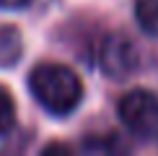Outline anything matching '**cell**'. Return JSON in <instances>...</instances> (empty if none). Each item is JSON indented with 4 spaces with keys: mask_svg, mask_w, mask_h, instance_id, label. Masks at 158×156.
<instances>
[{
    "mask_svg": "<svg viewBox=\"0 0 158 156\" xmlns=\"http://www.w3.org/2000/svg\"><path fill=\"white\" fill-rule=\"evenodd\" d=\"M31 0H0V8H10V11H18V8H26Z\"/></svg>",
    "mask_w": 158,
    "mask_h": 156,
    "instance_id": "52a82bcc",
    "label": "cell"
},
{
    "mask_svg": "<svg viewBox=\"0 0 158 156\" xmlns=\"http://www.w3.org/2000/svg\"><path fill=\"white\" fill-rule=\"evenodd\" d=\"M119 117L130 133L140 138H156L158 135V96L145 89H135L122 96Z\"/></svg>",
    "mask_w": 158,
    "mask_h": 156,
    "instance_id": "7a4b0ae2",
    "label": "cell"
},
{
    "mask_svg": "<svg viewBox=\"0 0 158 156\" xmlns=\"http://www.w3.org/2000/svg\"><path fill=\"white\" fill-rule=\"evenodd\" d=\"M135 18L148 37L158 39V0H135Z\"/></svg>",
    "mask_w": 158,
    "mask_h": 156,
    "instance_id": "5b68a950",
    "label": "cell"
},
{
    "mask_svg": "<svg viewBox=\"0 0 158 156\" xmlns=\"http://www.w3.org/2000/svg\"><path fill=\"white\" fill-rule=\"evenodd\" d=\"M21 57V34L16 26H0V68Z\"/></svg>",
    "mask_w": 158,
    "mask_h": 156,
    "instance_id": "277c9868",
    "label": "cell"
},
{
    "mask_svg": "<svg viewBox=\"0 0 158 156\" xmlns=\"http://www.w3.org/2000/svg\"><path fill=\"white\" fill-rule=\"evenodd\" d=\"M101 70L109 78H127L137 68V47L122 34H111L104 39L101 52H98Z\"/></svg>",
    "mask_w": 158,
    "mask_h": 156,
    "instance_id": "3957f363",
    "label": "cell"
},
{
    "mask_svg": "<svg viewBox=\"0 0 158 156\" xmlns=\"http://www.w3.org/2000/svg\"><path fill=\"white\" fill-rule=\"evenodd\" d=\"M13 125H16V102L8 89L0 86V135H5Z\"/></svg>",
    "mask_w": 158,
    "mask_h": 156,
    "instance_id": "8992f818",
    "label": "cell"
},
{
    "mask_svg": "<svg viewBox=\"0 0 158 156\" xmlns=\"http://www.w3.org/2000/svg\"><path fill=\"white\" fill-rule=\"evenodd\" d=\"M29 89L34 99L47 109L49 115H70L83 99V83L78 73L60 63H42L31 70Z\"/></svg>",
    "mask_w": 158,
    "mask_h": 156,
    "instance_id": "6da1fadb",
    "label": "cell"
}]
</instances>
